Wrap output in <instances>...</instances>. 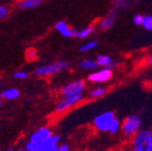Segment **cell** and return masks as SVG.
I'll list each match as a JSON object with an SVG mask.
<instances>
[{"label":"cell","instance_id":"1","mask_svg":"<svg viewBox=\"0 0 152 151\" xmlns=\"http://www.w3.org/2000/svg\"><path fill=\"white\" fill-rule=\"evenodd\" d=\"M152 150V129L142 127L134 136L126 141L125 151H151Z\"/></svg>","mask_w":152,"mask_h":151},{"label":"cell","instance_id":"2","mask_svg":"<svg viewBox=\"0 0 152 151\" xmlns=\"http://www.w3.org/2000/svg\"><path fill=\"white\" fill-rule=\"evenodd\" d=\"M144 127V118L140 113H132L121 118V135L124 141H128Z\"/></svg>","mask_w":152,"mask_h":151},{"label":"cell","instance_id":"3","mask_svg":"<svg viewBox=\"0 0 152 151\" xmlns=\"http://www.w3.org/2000/svg\"><path fill=\"white\" fill-rule=\"evenodd\" d=\"M117 116L118 115L116 114V112L113 110H104L102 112H99L93 117L92 128L97 133L109 134L112 124Z\"/></svg>","mask_w":152,"mask_h":151},{"label":"cell","instance_id":"4","mask_svg":"<svg viewBox=\"0 0 152 151\" xmlns=\"http://www.w3.org/2000/svg\"><path fill=\"white\" fill-rule=\"evenodd\" d=\"M71 68V62L69 60H55L50 64H45L38 66L34 70V75L38 77H47V76H52L55 74L61 73V72L68 71Z\"/></svg>","mask_w":152,"mask_h":151},{"label":"cell","instance_id":"5","mask_svg":"<svg viewBox=\"0 0 152 151\" xmlns=\"http://www.w3.org/2000/svg\"><path fill=\"white\" fill-rule=\"evenodd\" d=\"M88 80L83 78H76V79L66 81L61 85L58 89L60 96H70V95L87 94L88 91Z\"/></svg>","mask_w":152,"mask_h":151},{"label":"cell","instance_id":"6","mask_svg":"<svg viewBox=\"0 0 152 151\" xmlns=\"http://www.w3.org/2000/svg\"><path fill=\"white\" fill-rule=\"evenodd\" d=\"M86 95L85 94H78V95H70V96H61L60 99L57 100L55 104L54 111L57 114H62L66 112L70 111L71 109L75 108L76 106L80 105L85 100Z\"/></svg>","mask_w":152,"mask_h":151},{"label":"cell","instance_id":"7","mask_svg":"<svg viewBox=\"0 0 152 151\" xmlns=\"http://www.w3.org/2000/svg\"><path fill=\"white\" fill-rule=\"evenodd\" d=\"M114 79V70L109 68H98L88 74L89 84L92 85H108Z\"/></svg>","mask_w":152,"mask_h":151},{"label":"cell","instance_id":"8","mask_svg":"<svg viewBox=\"0 0 152 151\" xmlns=\"http://www.w3.org/2000/svg\"><path fill=\"white\" fill-rule=\"evenodd\" d=\"M53 130L48 126H43V127L38 128L36 131L32 132L28 136V141H31L33 143H37V144H43L50 139L53 134Z\"/></svg>","mask_w":152,"mask_h":151},{"label":"cell","instance_id":"9","mask_svg":"<svg viewBox=\"0 0 152 151\" xmlns=\"http://www.w3.org/2000/svg\"><path fill=\"white\" fill-rule=\"evenodd\" d=\"M116 19H117V10L115 7H113L111 11H109L107 14L100 19V21L98 22V26H97L98 29L102 32L109 31V30H111L113 28L114 24H115Z\"/></svg>","mask_w":152,"mask_h":151},{"label":"cell","instance_id":"10","mask_svg":"<svg viewBox=\"0 0 152 151\" xmlns=\"http://www.w3.org/2000/svg\"><path fill=\"white\" fill-rule=\"evenodd\" d=\"M95 60L97 64L98 68H109V69H116L119 66V62L116 60L113 56L109 54H97L95 56Z\"/></svg>","mask_w":152,"mask_h":151},{"label":"cell","instance_id":"11","mask_svg":"<svg viewBox=\"0 0 152 151\" xmlns=\"http://www.w3.org/2000/svg\"><path fill=\"white\" fill-rule=\"evenodd\" d=\"M110 89L107 85H93L90 89L87 91V98L90 100H97L109 93Z\"/></svg>","mask_w":152,"mask_h":151},{"label":"cell","instance_id":"12","mask_svg":"<svg viewBox=\"0 0 152 151\" xmlns=\"http://www.w3.org/2000/svg\"><path fill=\"white\" fill-rule=\"evenodd\" d=\"M55 30L64 38L74 37V33H75V30L72 29L69 26V23L64 20H60V21L56 22L55 23Z\"/></svg>","mask_w":152,"mask_h":151},{"label":"cell","instance_id":"13","mask_svg":"<svg viewBox=\"0 0 152 151\" xmlns=\"http://www.w3.org/2000/svg\"><path fill=\"white\" fill-rule=\"evenodd\" d=\"M78 68L83 71L87 72H92L96 69H98V66L96 64L95 58H91V57H87V58H83L78 62Z\"/></svg>","mask_w":152,"mask_h":151},{"label":"cell","instance_id":"14","mask_svg":"<svg viewBox=\"0 0 152 151\" xmlns=\"http://www.w3.org/2000/svg\"><path fill=\"white\" fill-rule=\"evenodd\" d=\"M96 31V26H83V28L79 29V30H75V33H74V37L77 38V39H88L90 36H92L93 34Z\"/></svg>","mask_w":152,"mask_h":151},{"label":"cell","instance_id":"15","mask_svg":"<svg viewBox=\"0 0 152 151\" xmlns=\"http://www.w3.org/2000/svg\"><path fill=\"white\" fill-rule=\"evenodd\" d=\"M98 45H99V40L98 39H89L83 43H81L79 45L78 50L80 53H90L97 49Z\"/></svg>","mask_w":152,"mask_h":151},{"label":"cell","instance_id":"16","mask_svg":"<svg viewBox=\"0 0 152 151\" xmlns=\"http://www.w3.org/2000/svg\"><path fill=\"white\" fill-rule=\"evenodd\" d=\"M21 95L20 90L17 88H7L2 92V97L4 100H15Z\"/></svg>","mask_w":152,"mask_h":151},{"label":"cell","instance_id":"17","mask_svg":"<svg viewBox=\"0 0 152 151\" xmlns=\"http://www.w3.org/2000/svg\"><path fill=\"white\" fill-rule=\"evenodd\" d=\"M41 4V0H20L18 3L19 9L31 10L39 7Z\"/></svg>","mask_w":152,"mask_h":151},{"label":"cell","instance_id":"18","mask_svg":"<svg viewBox=\"0 0 152 151\" xmlns=\"http://www.w3.org/2000/svg\"><path fill=\"white\" fill-rule=\"evenodd\" d=\"M23 147L28 151H48L45 143H43V144H37V143H33L31 141H28V139L24 143Z\"/></svg>","mask_w":152,"mask_h":151},{"label":"cell","instance_id":"19","mask_svg":"<svg viewBox=\"0 0 152 151\" xmlns=\"http://www.w3.org/2000/svg\"><path fill=\"white\" fill-rule=\"evenodd\" d=\"M142 26L146 31L152 32V15H145Z\"/></svg>","mask_w":152,"mask_h":151},{"label":"cell","instance_id":"20","mask_svg":"<svg viewBox=\"0 0 152 151\" xmlns=\"http://www.w3.org/2000/svg\"><path fill=\"white\" fill-rule=\"evenodd\" d=\"M129 5V0H114V7L116 10H127Z\"/></svg>","mask_w":152,"mask_h":151},{"label":"cell","instance_id":"21","mask_svg":"<svg viewBox=\"0 0 152 151\" xmlns=\"http://www.w3.org/2000/svg\"><path fill=\"white\" fill-rule=\"evenodd\" d=\"M13 78H15V79H20V80L26 79V78H28V72L23 71V70H18V71L13 73Z\"/></svg>","mask_w":152,"mask_h":151},{"label":"cell","instance_id":"22","mask_svg":"<svg viewBox=\"0 0 152 151\" xmlns=\"http://www.w3.org/2000/svg\"><path fill=\"white\" fill-rule=\"evenodd\" d=\"M144 17H145V15L140 14V13H137V14L133 15V17H132L133 24L136 26H142V21H144Z\"/></svg>","mask_w":152,"mask_h":151},{"label":"cell","instance_id":"23","mask_svg":"<svg viewBox=\"0 0 152 151\" xmlns=\"http://www.w3.org/2000/svg\"><path fill=\"white\" fill-rule=\"evenodd\" d=\"M26 59H28V62H32V60H34V59L37 58V52H36L34 49H28V51H26Z\"/></svg>","mask_w":152,"mask_h":151},{"label":"cell","instance_id":"24","mask_svg":"<svg viewBox=\"0 0 152 151\" xmlns=\"http://www.w3.org/2000/svg\"><path fill=\"white\" fill-rule=\"evenodd\" d=\"M58 151H73V149H72V146H71V144H70V143L61 142Z\"/></svg>","mask_w":152,"mask_h":151},{"label":"cell","instance_id":"25","mask_svg":"<svg viewBox=\"0 0 152 151\" xmlns=\"http://www.w3.org/2000/svg\"><path fill=\"white\" fill-rule=\"evenodd\" d=\"M9 7L5 5H0V19H4L9 15Z\"/></svg>","mask_w":152,"mask_h":151},{"label":"cell","instance_id":"26","mask_svg":"<svg viewBox=\"0 0 152 151\" xmlns=\"http://www.w3.org/2000/svg\"><path fill=\"white\" fill-rule=\"evenodd\" d=\"M146 64H147L148 67H151V68H152V54L147 58V60H146Z\"/></svg>","mask_w":152,"mask_h":151},{"label":"cell","instance_id":"27","mask_svg":"<svg viewBox=\"0 0 152 151\" xmlns=\"http://www.w3.org/2000/svg\"><path fill=\"white\" fill-rule=\"evenodd\" d=\"M2 99H3V97H2V92H1L0 93V107L2 106V103H3Z\"/></svg>","mask_w":152,"mask_h":151},{"label":"cell","instance_id":"28","mask_svg":"<svg viewBox=\"0 0 152 151\" xmlns=\"http://www.w3.org/2000/svg\"><path fill=\"white\" fill-rule=\"evenodd\" d=\"M14 151H28V150H26V149L23 147V148H18V149H16V150H14Z\"/></svg>","mask_w":152,"mask_h":151},{"label":"cell","instance_id":"29","mask_svg":"<svg viewBox=\"0 0 152 151\" xmlns=\"http://www.w3.org/2000/svg\"><path fill=\"white\" fill-rule=\"evenodd\" d=\"M149 79H150V81L152 83V71H151V73H150V77H149Z\"/></svg>","mask_w":152,"mask_h":151},{"label":"cell","instance_id":"30","mask_svg":"<svg viewBox=\"0 0 152 151\" xmlns=\"http://www.w3.org/2000/svg\"><path fill=\"white\" fill-rule=\"evenodd\" d=\"M1 86H2V83H1V80H0V88H1Z\"/></svg>","mask_w":152,"mask_h":151},{"label":"cell","instance_id":"31","mask_svg":"<svg viewBox=\"0 0 152 151\" xmlns=\"http://www.w3.org/2000/svg\"><path fill=\"white\" fill-rule=\"evenodd\" d=\"M150 127H151V129H152V124H151V126H150Z\"/></svg>","mask_w":152,"mask_h":151},{"label":"cell","instance_id":"32","mask_svg":"<svg viewBox=\"0 0 152 151\" xmlns=\"http://www.w3.org/2000/svg\"><path fill=\"white\" fill-rule=\"evenodd\" d=\"M7 151H12V150H7Z\"/></svg>","mask_w":152,"mask_h":151},{"label":"cell","instance_id":"33","mask_svg":"<svg viewBox=\"0 0 152 151\" xmlns=\"http://www.w3.org/2000/svg\"><path fill=\"white\" fill-rule=\"evenodd\" d=\"M151 151H152V150H151Z\"/></svg>","mask_w":152,"mask_h":151}]
</instances>
